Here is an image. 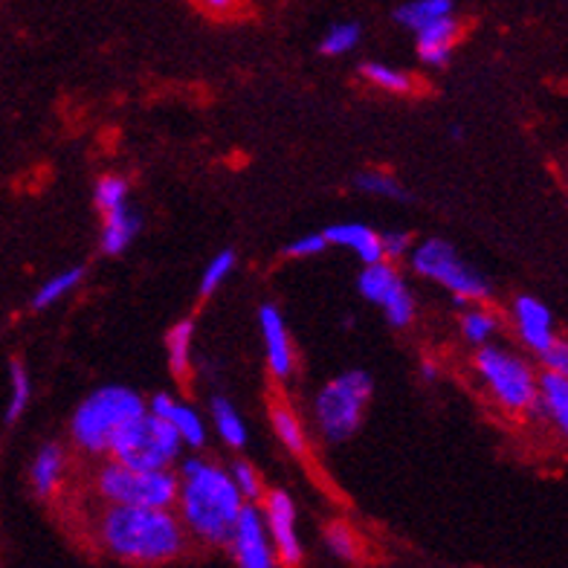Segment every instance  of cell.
<instances>
[{
	"label": "cell",
	"instance_id": "obj_1",
	"mask_svg": "<svg viewBox=\"0 0 568 568\" xmlns=\"http://www.w3.org/2000/svg\"><path fill=\"white\" fill-rule=\"evenodd\" d=\"M99 542L116 560L163 566L186 554V528L172 508L108 505L99 519Z\"/></svg>",
	"mask_w": 568,
	"mask_h": 568
},
{
	"label": "cell",
	"instance_id": "obj_2",
	"mask_svg": "<svg viewBox=\"0 0 568 568\" xmlns=\"http://www.w3.org/2000/svg\"><path fill=\"white\" fill-rule=\"evenodd\" d=\"M174 505L186 534H195L201 542L210 546H226L244 496L239 494L230 473L221 470L217 464L192 458L183 464Z\"/></svg>",
	"mask_w": 568,
	"mask_h": 568
},
{
	"label": "cell",
	"instance_id": "obj_3",
	"mask_svg": "<svg viewBox=\"0 0 568 568\" xmlns=\"http://www.w3.org/2000/svg\"><path fill=\"white\" fill-rule=\"evenodd\" d=\"M145 412V400L136 392L122 386H105L93 392L73 415L70 435L75 447H82L90 456H108L113 438L122 433V426L131 424Z\"/></svg>",
	"mask_w": 568,
	"mask_h": 568
},
{
	"label": "cell",
	"instance_id": "obj_4",
	"mask_svg": "<svg viewBox=\"0 0 568 568\" xmlns=\"http://www.w3.org/2000/svg\"><path fill=\"white\" fill-rule=\"evenodd\" d=\"M180 447H183V442L169 420L158 418L151 412H142L140 418L122 426V433L113 438L108 456L113 462L128 464V467H140V470H169Z\"/></svg>",
	"mask_w": 568,
	"mask_h": 568
},
{
	"label": "cell",
	"instance_id": "obj_5",
	"mask_svg": "<svg viewBox=\"0 0 568 568\" xmlns=\"http://www.w3.org/2000/svg\"><path fill=\"white\" fill-rule=\"evenodd\" d=\"M97 494L108 505L174 508V499H178V476L172 470H140V467L111 462L99 470Z\"/></svg>",
	"mask_w": 568,
	"mask_h": 568
},
{
	"label": "cell",
	"instance_id": "obj_6",
	"mask_svg": "<svg viewBox=\"0 0 568 568\" xmlns=\"http://www.w3.org/2000/svg\"><path fill=\"white\" fill-rule=\"evenodd\" d=\"M374 383L366 372H348L331 381L316 395V424L328 442H345L359 429L363 412L372 400Z\"/></svg>",
	"mask_w": 568,
	"mask_h": 568
},
{
	"label": "cell",
	"instance_id": "obj_7",
	"mask_svg": "<svg viewBox=\"0 0 568 568\" xmlns=\"http://www.w3.org/2000/svg\"><path fill=\"white\" fill-rule=\"evenodd\" d=\"M476 368L485 377L487 389L494 392V397L505 409L523 412L537 404V377L528 368V363H523L514 354L485 345L476 354Z\"/></svg>",
	"mask_w": 568,
	"mask_h": 568
},
{
	"label": "cell",
	"instance_id": "obj_8",
	"mask_svg": "<svg viewBox=\"0 0 568 568\" xmlns=\"http://www.w3.org/2000/svg\"><path fill=\"white\" fill-rule=\"evenodd\" d=\"M412 264L420 276L433 278L442 287H447L458 302H481L487 296V282L473 273L467 264L458 258V253L449 247L447 241L429 239L424 241L415 253H412Z\"/></svg>",
	"mask_w": 568,
	"mask_h": 568
},
{
	"label": "cell",
	"instance_id": "obj_9",
	"mask_svg": "<svg viewBox=\"0 0 568 568\" xmlns=\"http://www.w3.org/2000/svg\"><path fill=\"white\" fill-rule=\"evenodd\" d=\"M359 293L374 305H381L386 311V320L395 328H406L415 320V302L406 291L404 278L397 276L395 267H389V264H366L363 276H359Z\"/></svg>",
	"mask_w": 568,
	"mask_h": 568
},
{
	"label": "cell",
	"instance_id": "obj_10",
	"mask_svg": "<svg viewBox=\"0 0 568 568\" xmlns=\"http://www.w3.org/2000/svg\"><path fill=\"white\" fill-rule=\"evenodd\" d=\"M230 551L235 562L244 568H273L276 566V551L270 542L264 514L253 505H241L239 519L232 525L230 534Z\"/></svg>",
	"mask_w": 568,
	"mask_h": 568
},
{
	"label": "cell",
	"instance_id": "obj_11",
	"mask_svg": "<svg viewBox=\"0 0 568 568\" xmlns=\"http://www.w3.org/2000/svg\"><path fill=\"white\" fill-rule=\"evenodd\" d=\"M264 525H267L270 542L276 551V560L296 566L302 562V542L296 534V508H293L291 496L284 490H273L264 501Z\"/></svg>",
	"mask_w": 568,
	"mask_h": 568
},
{
	"label": "cell",
	"instance_id": "obj_12",
	"mask_svg": "<svg viewBox=\"0 0 568 568\" xmlns=\"http://www.w3.org/2000/svg\"><path fill=\"white\" fill-rule=\"evenodd\" d=\"M514 320H516V331H519V337L523 343L531 348V352L542 354L548 345L557 339L554 334V320L551 311L534 296H519L514 302Z\"/></svg>",
	"mask_w": 568,
	"mask_h": 568
},
{
	"label": "cell",
	"instance_id": "obj_13",
	"mask_svg": "<svg viewBox=\"0 0 568 568\" xmlns=\"http://www.w3.org/2000/svg\"><path fill=\"white\" fill-rule=\"evenodd\" d=\"M258 322H262L264 345H267L270 372L276 374V377H287L293 372V343L287 328H284L282 314L273 305H264L258 311Z\"/></svg>",
	"mask_w": 568,
	"mask_h": 568
},
{
	"label": "cell",
	"instance_id": "obj_14",
	"mask_svg": "<svg viewBox=\"0 0 568 568\" xmlns=\"http://www.w3.org/2000/svg\"><path fill=\"white\" fill-rule=\"evenodd\" d=\"M151 415H158V418L169 420V424L178 429L180 442L189 444V447H203L206 444V429H203V420L192 406L178 404L174 397L169 395H154L149 406Z\"/></svg>",
	"mask_w": 568,
	"mask_h": 568
},
{
	"label": "cell",
	"instance_id": "obj_15",
	"mask_svg": "<svg viewBox=\"0 0 568 568\" xmlns=\"http://www.w3.org/2000/svg\"><path fill=\"white\" fill-rule=\"evenodd\" d=\"M458 21L453 16H444L438 21L426 23L418 30V53L426 64H433V68H442L447 64L449 53H453V47L458 41Z\"/></svg>",
	"mask_w": 568,
	"mask_h": 568
},
{
	"label": "cell",
	"instance_id": "obj_16",
	"mask_svg": "<svg viewBox=\"0 0 568 568\" xmlns=\"http://www.w3.org/2000/svg\"><path fill=\"white\" fill-rule=\"evenodd\" d=\"M325 241L331 244H339V247L352 250L357 255L359 262L374 264V262H383V247H381V235L374 230L363 224H337L331 226L328 232H322Z\"/></svg>",
	"mask_w": 568,
	"mask_h": 568
},
{
	"label": "cell",
	"instance_id": "obj_17",
	"mask_svg": "<svg viewBox=\"0 0 568 568\" xmlns=\"http://www.w3.org/2000/svg\"><path fill=\"white\" fill-rule=\"evenodd\" d=\"M64 467H68V462H64V449H61L59 444H47V447H41V453L36 456L30 470L32 487H36V494L41 496V499H47V496H53L55 490H59Z\"/></svg>",
	"mask_w": 568,
	"mask_h": 568
},
{
	"label": "cell",
	"instance_id": "obj_18",
	"mask_svg": "<svg viewBox=\"0 0 568 568\" xmlns=\"http://www.w3.org/2000/svg\"><path fill=\"white\" fill-rule=\"evenodd\" d=\"M136 232H140V217L128 210V203L120 210L105 212L102 215V253L120 255L134 241Z\"/></svg>",
	"mask_w": 568,
	"mask_h": 568
},
{
	"label": "cell",
	"instance_id": "obj_19",
	"mask_svg": "<svg viewBox=\"0 0 568 568\" xmlns=\"http://www.w3.org/2000/svg\"><path fill=\"white\" fill-rule=\"evenodd\" d=\"M537 400H542L546 412L551 415V420L557 424V429L566 433L568 429V381L566 374L548 372L539 377L537 386Z\"/></svg>",
	"mask_w": 568,
	"mask_h": 568
},
{
	"label": "cell",
	"instance_id": "obj_20",
	"mask_svg": "<svg viewBox=\"0 0 568 568\" xmlns=\"http://www.w3.org/2000/svg\"><path fill=\"white\" fill-rule=\"evenodd\" d=\"M192 337H195V325L192 322H178L169 337H165V348H169V366H172L178 381H186L189 366H192Z\"/></svg>",
	"mask_w": 568,
	"mask_h": 568
},
{
	"label": "cell",
	"instance_id": "obj_21",
	"mask_svg": "<svg viewBox=\"0 0 568 568\" xmlns=\"http://www.w3.org/2000/svg\"><path fill=\"white\" fill-rule=\"evenodd\" d=\"M444 16H453V0H412L395 12L397 21L415 32Z\"/></svg>",
	"mask_w": 568,
	"mask_h": 568
},
{
	"label": "cell",
	"instance_id": "obj_22",
	"mask_svg": "<svg viewBox=\"0 0 568 568\" xmlns=\"http://www.w3.org/2000/svg\"><path fill=\"white\" fill-rule=\"evenodd\" d=\"M212 418H215V426H217V433H221V438H224L230 447H244V444H247V429H244V420H241L239 412L232 409L230 400H224V397H215V400H212Z\"/></svg>",
	"mask_w": 568,
	"mask_h": 568
},
{
	"label": "cell",
	"instance_id": "obj_23",
	"mask_svg": "<svg viewBox=\"0 0 568 568\" xmlns=\"http://www.w3.org/2000/svg\"><path fill=\"white\" fill-rule=\"evenodd\" d=\"M82 278H84L82 267L64 270V273H59V276H53L50 282L41 284V291L32 296V307H36V311H44V307L55 305V302L64 300L70 291H75V287L82 284Z\"/></svg>",
	"mask_w": 568,
	"mask_h": 568
},
{
	"label": "cell",
	"instance_id": "obj_24",
	"mask_svg": "<svg viewBox=\"0 0 568 568\" xmlns=\"http://www.w3.org/2000/svg\"><path fill=\"white\" fill-rule=\"evenodd\" d=\"M9 381H12V395H9V406H7V424H16V420L23 415V409L30 406V397H32L30 374H27L21 359H12V366H9Z\"/></svg>",
	"mask_w": 568,
	"mask_h": 568
},
{
	"label": "cell",
	"instance_id": "obj_25",
	"mask_svg": "<svg viewBox=\"0 0 568 568\" xmlns=\"http://www.w3.org/2000/svg\"><path fill=\"white\" fill-rule=\"evenodd\" d=\"M273 426H276V435L291 453H296V456L305 453V429H302L300 418H296L287 406H273Z\"/></svg>",
	"mask_w": 568,
	"mask_h": 568
},
{
	"label": "cell",
	"instance_id": "obj_26",
	"mask_svg": "<svg viewBox=\"0 0 568 568\" xmlns=\"http://www.w3.org/2000/svg\"><path fill=\"white\" fill-rule=\"evenodd\" d=\"M363 75H366L372 84H377V88L389 90V93H409V90L415 88L406 73H400V70L395 68H386V64H374V61L363 64Z\"/></svg>",
	"mask_w": 568,
	"mask_h": 568
},
{
	"label": "cell",
	"instance_id": "obj_27",
	"mask_svg": "<svg viewBox=\"0 0 568 568\" xmlns=\"http://www.w3.org/2000/svg\"><path fill=\"white\" fill-rule=\"evenodd\" d=\"M357 41H359L357 23H337V27H331L328 36L322 38L320 53L343 55V53H348L352 47H357Z\"/></svg>",
	"mask_w": 568,
	"mask_h": 568
},
{
	"label": "cell",
	"instance_id": "obj_28",
	"mask_svg": "<svg viewBox=\"0 0 568 568\" xmlns=\"http://www.w3.org/2000/svg\"><path fill=\"white\" fill-rule=\"evenodd\" d=\"M357 186L368 195H377V197H392V201H406V192L404 186L397 183L395 178L383 172H368V174H359L357 178Z\"/></svg>",
	"mask_w": 568,
	"mask_h": 568
},
{
	"label": "cell",
	"instance_id": "obj_29",
	"mask_svg": "<svg viewBox=\"0 0 568 568\" xmlns=\"http://www.w3.org/2000/svg\"><path fill=\"white\" fill-rule=\"evenodd\" d=\"M128 203V183L122 178H102L97 186V206L105 215L111 210H120Z\"/></svg>",
	"mask_w": 568,
	"mask_h": 568
},
{
	"label": "cell",
	"instance_id": "obj_30",
	"mask_svg": "<svg viewBox=\"0 0 568 568\" xmlns=\"http://www.w3.org/2000/svg\"><path fill=\"white\" fill-rule=\"evenodd\" d=\"M462 328H464V337L470 339V343H487V339L494 337L496 331V320L494 314H487V311H481V307H476V311H467L462 320Z\"/></svg>",
	"mask_w": 568,
	"mask_h": 568
},
{
	"label": "cell",
	"instance_id": "obj_31",
	"mask_svg": "<svg viewBox=\"0 0 568 568\" xmlns=\"http://www.w3.org/2000/svg\"><path fill=\"white\" fill-rule=\"evenodd\" d=\"M232 267H235V253H232V250L217 253L215 258L210 262V267H206V273H203V278H201V296H212V293L217 291V284L230 276Z\"/></svg>",
	"mask_w": 568,
	"mask_h": 568
},
{
	"label": "cell",
	"instance_id": "obj_32",
	"mask_svg": "<svg viewBox=\"0 0 568 568\" xmlns=\"http://www.w3.org/2000/svg\"><path fill=\"white\" fill-rule=\"evenodd\" d=\"M232 481H235V487H239V494L244 496V499L255 501L262 499V476H258V470H255L253 464L247 462H235L232 464Z\"/></svg>",
	"mask_w": 568,
	"mask_h": 568
},
{
	"label": "cell",
	"instance_id": "obj_33",
	"mask_svg": "<svg viewBox=\"0 0 568 568\" xmlns=\"http://www.w3.org/2000/svg\"><path fill=\"white\" fill-rule=\"evenodd\" d=\"M328 548L337 554L339 560H357L359 539L348 525H331L328 528Z\"/></svg>",
	"mask_w": 568,
	"mask_h": 568
},
{
	"label": "cell",
	"instance_id": "obj_34",
	"mask_svg": "<svg viewBox=\"0 0 568 568\" xmlns=\"http://www.w3.org/2000/svg\"><path fill=\"white\" fill-rule=\"evenodd\" d=\"M325 247H328L325 235H305V239L293 241L284 253L291 255V258H311V255H320Z\"/></svg>",
	"mask_w": 568,
	"mask_h": 568
},
{
	"label": "cell",
	"instance_id": "obj_35",
	"mask_svg": "<svg viewBox=\"0 0 568 568\" xmlns=\"http://www.w3.org/2000/svg\"><path fill=\"white\" fill-rule=\"evenodd\" d=\"M542 363H546L548 372L566 374L568 372V345L562 343V339H554L546 352H542Z\"/></svg>",
	"mask_w": 568,
	"mask_h": 568
},
{
	"label": "cell",
	"instance_id": "obj_36",
	"mask_svg": "<svg viewBox=\"0 0 568 568\" xmlns=\"http://www.w3.org/2000/svg\"><path fill=\"white\" fill-rule=\"evenodd\" d=\"M381 247H383V258H400V255L409 250V235H404V232H392V235H383Z\"/></svg>",
	"mask_w": 568,
	"mask_h": 568
},
{
	"label": "cell",
	"instance_id": "obj_37",
	"mask_svg": "<svg viewBox=\"0 0 568 568\" xmlns=\"http://www.w3.org/2000/svg\"><path fill=\"white\" fill-rule=\"evenodd\" d=\"M197 3L212 16H239L250 0H197Z\"/></svg>",
	"mask_w": 568,
	"mask_h": 568
}]
</instances>
